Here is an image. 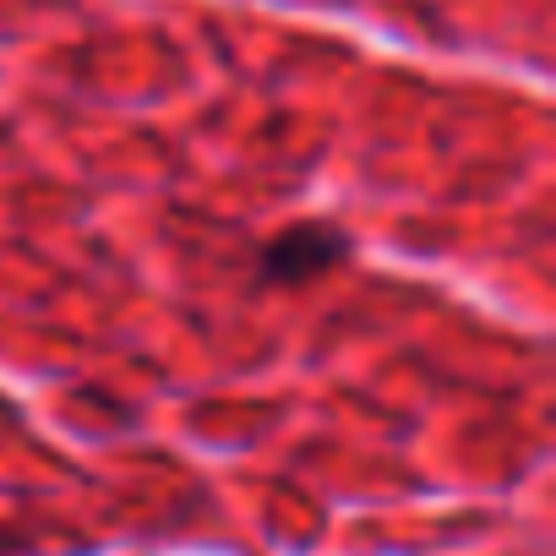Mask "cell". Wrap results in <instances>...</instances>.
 <instances>
[{
    "label": "cell",
    "mask_w": 556,
    "mask_h": 556,
    "mask_svg": "<svg viewBox=\"0 0 556 556\" xmlns=\"http://www.w3.org/2000/svg\"><path fill=\"white\" fill-rule=\"evenodd\" d=\"M350 256V240L328 224H295L262 245V278L267 285H312V278L333 273Z\"/></svg>",
    "instance_id": "6da1fadb"
}]
</instances>
